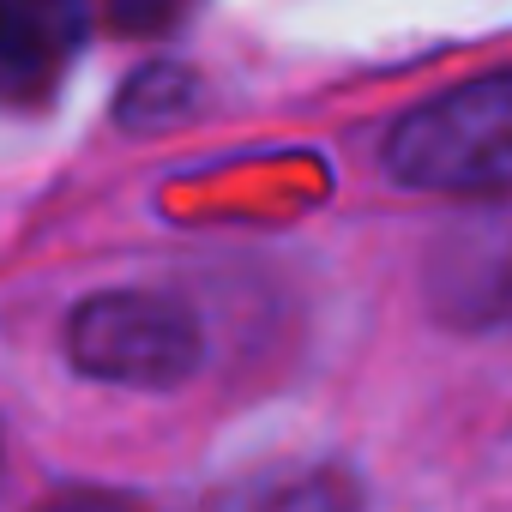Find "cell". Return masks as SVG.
Instances as JSON below:
<instances>
[{
  "label": "cell",
  "instance_id": "cell-1",
  "mask_svg": "<svg viewBox=\"0 0 512 512\" xmlns=\"http://www.w3.org/2000/svg\"><path fill=\"white\" fill-rule=\"evenodd\" d=\"M386 169L422 193H512V67L416 103L386 139Z\"/></svg>",
  "mask_w": 512,
  "mask_h": 512
},
{
  "label": "cell",
  "instance_id": "cell-5",
  "mask_svg": "<svg viewBox=\"0 0 512 512\" xmlns=\"http://www.w3.org/2000/svg\"><path fill=\"white\" fill-rule=\"evenodd\" d=\"M211 512H362V500L338 470H272L211 500Z\"/></svg>",
  "mask_w": 512,
  "mask_h": 512
},
{
  "label": "cell",
  "instance_id": "cell-4",
  "mask_svg": "<svg viewBox=\"0 0 512 512\" xmlns=\"http://www.w3.org/2000/svg\"><path fill=\"white\" fill-rule=\"evenodd\" d=\"M85 49V0H0V103H43Z\"/></svg>",
  "mask_w": 512,
  "mask_h": 512
},
{
  "label": "cell",
  "instance_id": "cell-6",
  "mask_svg": "<svg viewBox=\"0 0 512 512\" xmlns=\"http://www.w3.org/2000/svg\"><path fill=\"white\" fill-rule=\"evenodd\" d=\"M199 103V85H193V73L187 67H139L133 79H127V91H121V103H115V115L127 121V127H139V133H157V127H175V121H187V109Z\"/></svg>",
  "mask_w": 512,
  "mask_h": 512
},
{
  "label": "cell",
  "instance_id": "cell-8",
  "mask_svg": "<svg viewBox=\"0 0 512 512\" xmlns=\"http://www.w3.org/2000/svg\"><path fill=\"white\" fill-rule=\"evenodd\" d=\"M43 512H139V506L115 500V494H67V500H49Z\"/></svg>",
  "mask_w": 512,
  "mask_h": 512
},
{
  "label": "cell",
  "instance_id": "cell-7",
  "mask_svg": "<svg viewBox=\"0 0 512 512\" xmlns=\"http://www.w3.org/2000/svg\"><path fill=\"white\" fill-rule=\"evenodd\" d=\"M193 0H109V25L127 37H163L187 19Z\"/></svg>",
  "mask_w": 512,
  "mask_h": 512
},
{
  "label": "cell",
  "instance_id": "cell-2",
  "mask_svg": "<svg viewBox=\"0 0 512 512\" xmlns=\"http://www.w3.org/2000/svg\"><path fill=\"white\" fill-rule=\"evenodd\" d=\"M67 356L79 374L103 380V386H133V392H163L181 386L199 356V320L151 290H103L91 302L73 308L67 320Z\"/></svg>",
  "mask_w": 512,
  "mask_h": 512
},
{
  "label": "cell",
  "instance_id": "cell-3",
  "mask_svg": "<svg viewBox=\"0 0 512 512\" xmlns=\"http://www.w3.org/2000/svg\"><path fill=\"white\" fill-rule=\"evenodd\" d=\"M422 290L458 332H512V205L452 223L428 247Z\"/></svg>",
  "mask_w": 512,
  "mask_h": 512
}]
</instances>
